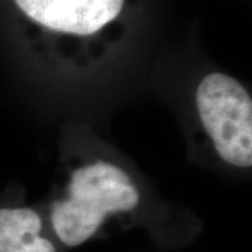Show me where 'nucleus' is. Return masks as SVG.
I'll return each mask as SVG.
<instances>
[{"label": "nucleus", "instance_id": "7ed1b4c3", "mask_svg": "<svg viewBox=\"0 0 252 252\" xmlns=\"http://www.w3.org/2000/svg\"><path fill=\"white\" fill-rule=\"evenodd\" d=\"M28 17L44 27L90 35L118 17L125 0H14Z\"/></svg>", "mask_w": 252, "mask_h": 252}, {"label": "nucleus", "instance_id": "f03ea898", "mask_svg": "<svg viewBox=\"0 0 252 252\" xmlns=\"http://www.w3.org/2000/svg\"><path fill=\"white\" fill-rule=\"evenodd\" d=\"M196 107L219 156L235 167H251L252 99L243 84L223 73L209 74L199 84Z\"/></svg>", "mask_w": 252, "mask_h": 252}, {"label": "nucleus", "instance_id": "20e7f679", "mask_svg": "<svg viewBox=\"0 0 252 252\" xmlns=\"http://www.w3.org/2000/svg\"><path fill=\"white\" fill-rule=\"evenodd\" d=\"M41 219L31 209H0V252H56L42 238Z\"/></svg>", "mask_w": 252, "mask_h": 252}, {"label": "nucleus", "instance_id": "f257e3e1", "mask_svg": "<svg viewBox=\"0 0 252 252\" xmlns=\"http://www.w3.org/2000/svg\"><path fill=\"white\" fill-rule=\"evenodd\" d=\"M67 190V199L55 203L52 210L55 233L67 247L87 241L107 215L130 210L139 203V192L129 175L105 161L76 170Z\"/></svg>", "mask_w": 252, "mask_h": 252}]
</instances>
